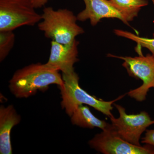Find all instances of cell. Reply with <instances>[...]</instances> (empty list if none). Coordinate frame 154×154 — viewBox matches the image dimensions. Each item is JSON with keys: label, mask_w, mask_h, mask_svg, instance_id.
Segmentation results:
<instances>
[{"label": "cell", "mask_w": 154, "mask_h": 154, "mask_svg": "<svg viewBox=\"0 0 154 154\" xmlns=\"http://www.w3.org/2000/svg\"><path fill=\"white\" fill-rule=\"evenodd\" d=\"M141 143L154 146V129H146L144 136L141 139Z\"/></svg>", "instance_id": "15"}, {"label": "cell", "mask_w": 154, "mask_h": 154, "mask_svg": "<svg viewBox=\"0 0 154 154\" xmlns=\"http://www.w3.org/2000/svg\"><path fill=\"white\" fill-rule=\"evenodd\" d=\"M50 1L51 0H30L34 8L36 9L42 8Z\"/></svg>", "instance_id": "16"}, {"label": "cell", "mask_w": 154, "mask_h": 154, "mask_svg": "<svg viewBox=\"0 0 154 154\" xmlns=\"http://www.w3.org/2000/svg\"><path fill=\"white\" fill-rule=\"evenodd\" d=\"M152 2L153 3V4L154 5V0H152Z\"/></svg>", "instance_id": "17"}, {"label": "cell", "mask_w": 154, "mask_h": 154, "mask_svg": "<svg viewBox=\"0 0 154 154\" xmlns=\"http://www.w3.org/2000/svg\"><path fill=\"white\" fill-rule=\"evenodd\" d=\"M42 20L38 24V29L45 36L53 41L63 44L72 43L77 36L85 32L77 24L76 16L67 9L55 10L46 7L41 14Z\"/></svg>", "instance_id": "3"}, {"label": "cell", "mask_w": 154, "mask_h": 154, "mask_svg": "<svg viewBox=\"0 0 154 154\" xmlns=\"http://www.w3.org/2000/svg\"><path fill=\"white\" fill-rule=\"evenodd\" d=\"M112 5L121 14L128 23L137 17L142 7L147 5V0H109Z\"/></svg>", "instance_id": "12"}, {"label": "cell", "mask_w": 154, "mask_h": 154, "mask_svg": "<svg viewBox=\"0 0 154 154\" xmlns=\"http://www.w3.org/2000/svg\"><path fill=\"white\" fill-rule=\"evenodd\" d=\"M79 42L75 40L72 43L63 44L54 41L51 43L50 54L46 64L48 66L62 74L74 71L75 64L78 62Z\"/></svg>", "instance_id": "8"}, {"label": "cell", "mask_w": 154, "mask_h": 154, "mask_svg": "<svg viewBox=\"0 0 154 154\" xmlns=\"http://www.w3.org/2000/svg\"><path fill=\"white\" fill-rule=\"evenodd\" d=\"M15 35L12 30L0 31V61L2 62L14 47Z\"/></svg>", "instance_id": "13"}, {"label": "cell", "mask_w": 154, "mask_h": 154, "mask_svg": "<svg viewBox=\"0 0 154 154\" xmlns=\"http://www.w3.org/2000/svg\"><path fill=\"white\" fill-rule=\"evenodd\" d=\"M88 144L91 148L104 154H154V146H137L130 143L116 134L111 124L95 135Z\"/></svg>", "instance_id": "7"}, {"label": "cell", "mask_w": 154, "mask_h": 154, "mask_svg": "<svg viewBox=\"0 0 154 154\" xmlns=\"http://www.w3.org/2000/svg\"><path fill=\"white\" fill-rule=\"evenodd\" d=\"M63 85L59 87L61 96V105L70 117L74 110L81 105H86L93 107L109 118L112 113L113 104L124 97L126 94L120 96L112 101H104L88 94L79 85V78L74 71L62 74Z\"/></svg>", "instance_id": "2"}, {"label": "cell", "mask_w": 154, "mask_h": 154, "mask_svg": "<svg viewBox=\"0 0 154 154\" xmlns=\"http://www.w3.org/2000/svg\"><path fill=\"white\" fill-rule=\"evenodd\" d=\"M70 118L72 124L83 128L94 129L97 128L104 130L110 125L105 120L96 117L86 105L79 106L71 116Z\"/></svg>", "instance_id": "11"}, {"label": "cell", "mask_w": 154, "mask_h": 154, "mask_svg": "<svg viewBox=\"0 0 154 154\" xmlns=\"http://www.w3.org/2000/svg\"><path fill=\"white\" fill-rule=\"evenodd\" d=\"M108 56L124 61L122 65L126 69L128 75L142 81V85L140 87L130 90L127 94L137 102L144 101L150 89L154 88V55L142 54L131 57L109 54Z\"/></svg>", "instance_id": "5"}, {"label": "cell", "mask_w": 154, "mask_h": 154, "mask_svg": "<svg viewBox=\"0 0 154 154\" xmlns=\"http://www.w3.org/2000/svg\"><path fill=\"white\" fill-rule=\"evenodd\" d=\"M114 33L117 36L131 39L140 46L147 48L154 55V38L140 37L130 32L119 29L114 30Z\"/></svg>", "instance_id": "14"}, {"label": "cell", "mask_w": 154, "mask_h": 154, "mask_svg": "<svg viewBox=\"0 0 154 154\" xmlns=\"http://www.w3.org/2000/svg\"><path fill=\"white\" fill-rule=\"evenodd\" d=\"M63 85L62 75L46 63H32L17 70L9 81V88L15 97L28 98L38 91H47L51 85Z\"/></svg>", "instance_id": "1"}, {"label": "cell", "mask_w": 154, "mask_h": 154, "mask_svg": "<svg viewBox=\"0 0 154 154\" xmlns=\"http://www.w3.org/2000/svg\"><path fill=\"white\" fill-rule=\"evenodd\" d=\"M21 117L13 105L0 107V154H13L11 134L14 126L19 124Z\"/></svg>", "instance_id": "10"}, {"label": "cell", "mask_w": 154, "mask_h": 154, "mask_svg": "<svg viewBox=\"0 0 154 154\" xmlns=\"http://www.w3.org/2000/svg\"><path fill=\"white\" fill-rule=\"evenodd\" d=\"M85 8L77 16L78 21L90 20L92 26H96L102 19L116 18L129 25L121 14L114 8L109 0H83Z\"/></svg>", "instance_id": "9"}, {"label": "cell", "mask_w": 154, "mask_h": 154, "mask_svg": "<svg viewBox=\"0 0 154 154\" xmlns=\"http://www.w3.org/2000/svg\"><path fill=\"white\" fill-rule=\"evenodd\" d=\"M119 113L118 118H110L113 129L122 138L130 143L140 146V140L143 133L149 126L154 124L148 113L142 111L138 114H128L125 108L113 104Z\"/></svg>", "instance_id": "6"}, {"label": "cell", "mask_w": 154, "mask_h": 154, "mask_svg": "<svg viewBox=\"0 0 154 154\" xmlns=\"http://www.w3.org/2000/svg\"><path fill=\"white\" fill-rule=\"evenodd\" d=\"M30 0H0V31L34 26L42 20Z\"/></svg>", "instance_id": "4"}]
</instances>
